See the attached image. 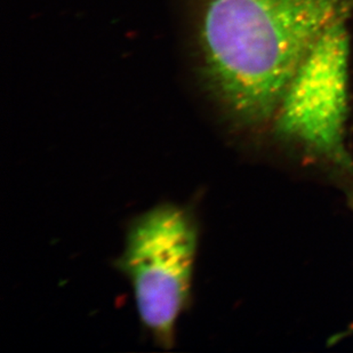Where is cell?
Listing matches in <instances>:
<instances>
[{"label": "cell", "mask_w": 353, "mask_h": 353, "mask_svg": "<svg viewBox=\"0 0 353 353\" xmlns=\"http://www.w3.org/2000/svg\"><path fill=\"white\" fill-rule=\"evenodd\" d=\"M353 0H203L199 40L210 90L236 123L272 125L287 88Z\"/></svg>", "instance_id": "1"}, {"label": "cell", "mask_w": 353, "mask_h": 353, "mask_svg": "<svg viewBox=\"0 0 353 353\" xmlns=\"http://www.w3.org/2000/svg\"><path fill=\"white\" fill-rule=\"evenodd\" d=\"M351 17L332 24L294 74L272 126L281 139L353 175L345 145Z\"/></svg>", "instance_id": "3"}, {"label": "cell", "mask_w": 353, "mask_h": 353, "mask_svg": "<svg viewBox=\"0 0 353 353\" xmlns=\"http://www.w3.org/2000/svg\"><path fill=\"white\" fill-rule=\"evenodd\" d=\"M198 241L190 212L163 203L130 224L117 260L133 290L141 323L163 349L173 347L177 321L190 304Z\"/></svg>", "instance_id": "2"}, {"label": "cell", "mask_w": 353, "mask_h": 353, "mask_svg": "<svg viewBox=\"0 0 353 353\" xmlns=\"http://www.w3.org/2000/svg\"><path fill=\"white\" fill-rule=\"evenodd\" d=\"M349 205L353 210V194H349Z\"/></svg>", "instance_id": "4"}]
</instances>
